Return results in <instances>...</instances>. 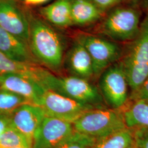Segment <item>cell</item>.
<instances>
[{
	"mask_svg": "<svg viewBox=\"0 0 148 148\" xmlns=\"http://www.w3.org/2000/svg\"><path fill=\"white\" fill-rule=\"evenodd\" d=\"M29 22L28 45L37 62L53 70L60 69L64 57L63 40L42 19L27 12Z\"/></svg>",
	"mask_w": 148,
	"mask_h": 148,
	"instance_id": "6da1fadb",
	"label": "cell"
},
{
	"mask_svg": "<svg viewBox=\"0 0 148 148\" xmlns=\"http://www.w3.org/2000/svg\"><path fill=\"white\" fill-rule=\"evenodd\" d=\"M121 61L129 87L136 90L148 77V16Z\"/></svg>",
	"mask_w": 148,
	"mask_h": 148,
	"instance_id": "7a4b0ae2",
	"label": "cell"
},
{
	"mask_svg": "<svg viewBox=\"0 0 148 148\" xmlns=\"http://www.w3.org/2000/svg\"><path fill=\"white\" fill-rule=\"evenodd\" d=\"M73 125L75 131L97 139L127 128L120 110L106 108L86 112Z\"/></svg>",
	"mask_w": 148,
	"mask_h": 148,
	"instance_id": "3957f363",
	"label": "cell"
},
{
	"mask_svg": "<svg viewBox=\"0 0 148 148\" xmlns=\"http://www.w3.org/2000/svg\"><path fill=\"white\" fill-rule=\"evenodd\" d=\"M46 88L95 108H104L103 106L104 99L101 92L87 79L73 75L58 77L51 73L48 77Z\"/></svg>",
	"mask_w": 148,
	"mask_h": 148,
	"instance_id": "277c9868",
	"label": "cell"
},
{
	"mask_svg": "<svg viewBox=\"0 0 148 148\" xmlns=\"http://www.w3.org/2000/svg\"><path fill=\"white\" fill-rule=\"evenodd\" d=\"M140 16L131 7H120L112 10L101 27V32L111 40L126 42L133 41L139 30Z\"/></svg>",
	"mask_w": 148,
	"mask_h": 148,
	"instance_id": "5b68a950",
	"label": "cell"
},
{
	"mask_svg": "<svg viewBox=\"0 0 148 148\" xmlns=\"http://www.w3.org/2000/svg\"><path fill=\"white\" fill-rule=\"evenodd\" d=\"M101 95L111 109L119 110L128 101V84L121 62H116L101 74Z\"/></svg>",
	"mask_w": 148,
	"mask_h": 148,
	"instance_id": "8992f818",
	"label": "cell"
},
{
	"mask_svg": "<svg viewBox=\"0 0 148 148\" xmlns=\"http://www.w3.org/2000/svg\"><path fill=\"white\" fill-rule=\"evenodd\" d=\"M87 49L92 59L95 76H98L122 57L116 43L91 34H81L76 38Z\"/></svg>",
	"mask_w": 148,
	"mask_h": 148,
	"instance_id": "52a82bcc",
	"label": "cell"
},
{
	"mask_svg": "<svg viewBox=\"0 0 148 148\" xmlns=\"http://www.w3.org/2000/svg\"><path fill=\"white\" fill-rule=\"evenodd\" d=\"M39 106L47 116L52 117L73 123L85 112L95 109L52 90L45 91Z\"/></svg>",
	"mask_w": 148,
	"mask_h": 148,
	"instance_id": "ba28073f",
	"label": "cell"
},
{
	"mask_svg": "<svg viewBox=\"0 0 148 148\" xmlns=\"http://www.w3.org/2000/svg\"><path fill=\"white\" fill-rule=\"evenodd\" d=\"M74 131L73 123L46 116L34 136L32 148H58Z\"/></svg>",
	"mask_w": 148,
	"mask_h": 148,
	"instance_id": "9c48e42d",
	"label": "cell"
},
{
	"mask_svg": "<svg viewBox=\"0 0 148 148\" xmlns=\"http://www.w3.org/2000/svg\"><path fill=\"white\" fill-rule=\"evenodd\" d=\"M0 27L28 44L29 22L17 0H0Z\"/></svg>",
	"mask_w": 148,
	"mask_h": 148,
	"instance_id": "30bf717a",
	"label": "cell"
},
{
	"mask_svg": "<svg viewBox=\"0 0 148 148\" xmlns=\"http://www.w3.org/2000/svg\"><path fill=\"white\" fill-rule=\"evenodd\" d=\"M46 116L40 106L27 103L19 107L10 115L11 124L32 146L34 136Z\"/></svg>",
	"mask_w": 148,
	"mask_h": 148,
	"instance_id": "8fae6325",
	"label": "cell"
},
{
	"mask_svg": "<svg viewBox=\"0 0 148 148\" xmlns=\"http://www.w3.org/2000/svg\"><path fill=\"white\" fill-rule=\"evenodd\" d=\"M0 88L20 95L30 103L37 106H39L46 90L27 76L13 73L0 75Z\"/></svg>",
	"mask_w": 148,
	"mask_h": 148,
	"instance_id": "7c38bea8",
	"label": "cell"
},
{
	"mask_svg": "<svg viewBox=\"0 0 148 148\" xmlns=\"http://www.w3.org/2000/svg\"><path fill=\"white\" fill-rule=\"evenodd\" d=\"M66 63L73 76L87 80L95 76L90 54L84 46L76 39L67 53Z\"/></svg>",
	"mask_w": 148,
	"mask_h": 148,
	"instance_id": "4fadbf2b",
	"label": "cell"
},
{
	"mask_svg": "<svg viewBox=\"0 0 148 148\" xmlns=\"http://www.w3.org/2000/svg\"><path fill=\"white\" fill-rule=\"evenodd\" d=\"M0 52L12 60L37 64L29 45L0 27Z\"/></svg>",
	"mask_w": 148,
	"mask_h": 148,
	"instance_id": "5bb4252c",
	"label": "cell"
},
{
	"mask_svg": "<svg viewBox=\"0 0 148 148\" xmlns=\"http://www.w3.org/2000/svg\"><path fill=\"white\" fill-rule=\"evenodd\" d=\"M48 71L37 64L18 62L0 52V75L13 73L20 74L34 80L42 86Z\"/></svg>",
	"mask_w": 148,
	"mask_h": 148,
	"instance_id": "9a60e30c",
	"label": "cell"
},
{
	"mask_svg": "<svg viewBox=\"0 0 148 148\" xmlns=\"http://www.w3.org/2000/svg\"><path fill=\"white\" fill-rule=\"evenodd\" d=\"M72 0H56L42 7L39 13L43 19L59 27H68L73 25L71 19Z\"/></svg>",
	"mask_w": 148,
	"mask_h": 148,
	"instance_id": "2e32d148",
	"label": "cell"
},
{
	"mask_svg": "<svg viewBox=\"0 0 148 148\" xmlns=\"http://www.w3.org/2000/svg\"><path fill=\"white\" fill-rule=\"evenodd\" d=\"M125 125L128 128L148 127V102L145 101H128L121 109Z\"/></svg>",
	"mask_w": 148,
	"mask_h": 148,
	"instance_id": "e0dca14e",
	"label": "cell"
},
{
	"mask_svg": "<svg viewBox=\"0 0 148 148\" xmlns=\"http://www.w3.org/2000/svg\"><path fill=\"white\" fill-rule=\"evenodd\" d=\"M104 13L88 0H72L71 19L73 25L86 26L101 19Z\"/></svg>",
	"mask_w": 148,
	"mask_h": 148,
	"instance_id": "ac0fdd59",
	"label": "cell"
},
{
	"mask_svg": "<svg viewBox=\"0 0 148 148\" xmlns=\"http://www.w3.org/2000/svg\"><path fill=\"white\" fill-rule=\"evenodd\" d=\"M92 148H136L132 130L126 128L98 139Z\"/></svg>",
	"mask_w": 148,
	"mask_h": 148,
	"instance_id": "d6986e66",
	"label": "cell"
},
{
	"mask_svg": "<svg viewBox=\"0 0 148 148\" xmlns=\"http://www.w3.org/2000/svg\"><path fill=\"white\" fill-rule=\"evenodd\" d=\"M30 103L25 98L0 88V115H10L19 107Z\"/></svg>",
	"mask_w": 148,
	"mask_h": 148,
	"instance_id": "ffe728a7",
	"label": "cell"
},
{
	"mask_svg": "<svg viewBox=\"0 0 148 148\" xmlns=\"http://www.w3.org/2000/svg\"><path fill=\"white\" fill-rule=\"evenodd\" d=\"M17 147H27L32 148V145L21 133L10 124L0 136V148Z\"/></svg>",
	"mask_w": 148,
	"mask_h": 148,
	"instance_id": "44dd1931",
	"label": "cell"
},
{
	"mask_svg": "<svg viewBox=\"0 0 148 148\" xmlns=\"http://www.w3.org/2000/svg\"><path fill=\"white\" fill-rule=\"evenodd\" d=\"M96 140L95 138L75 131L58 148H92Z\"/></svg>",
	"mask_w": 148,
	"mask_h": 148,
	"instance_id": "7402d4cb",
	"label": "cell"
},
{
	"mask_svg": "<svg viewBox=\"0 0 148 148\" xmlns=\"http://www.w3.org/2000/svg\"><path fill=\"white\" fill-rule=\"evenodd\" d=\"M131 130L136 148H148V127H139Z\"/></svg>",
	"mask_w": 148,
	"mask_h": 148,
	"instance_id": "603a6c76",
	"label": "cell"
},
{
	"mask_svg": "<svg viewBox=\"0 0 148 148\" xmlns=\"http://www.w3.org/2000/svg\"><path fill=\"white\" fill-rule=\"evenodd\" d=\"M129 101H145L148 102V77L136 90L129 95Z\"/></svg>",
	"mask_w": 148,
	"mask_h": 148,
	"instance_id": "cb8c5ba5",
	"label": "cell"
},
{
	"mask_svg": "<svg viewBox=\"0 0 148 148\" xmlns=\"http://www.w3.org/2000/svg\"><path fill=\"white\" fill-rule=\"evenodd\" d=\"M104 12L111 8H114L124 0H88Z\"/></svg>",
	"mask_w": 148,
	"mask_h": 148,
	"instance_id": "d4e9b609",
	"label": "cell"
},
{
	"mask_svg": "<svg viewBox=\"0 0 148 148\" xmlns=\"http://www.w3.org/2000/svg\"><path fill=\"white\" fill-rule=\"evenodd\" d=\"M10 124V115H0V136Z\"/></svg>",
	"mask_w": 148,
	"mask_h": 148,
	"instance_id": "484cf974",
	"label": "cell"
},
{
	"mask_svg": "<svg viewBox=\"0 0 148 148\" xmlns=\"http://www.w3.org/2000/svg\"><path fill=\"white\" fill-rule=\"evenodd\" d=\"M50 0H23V2L27 6H37L47 3Z\"/></svg>",
	"mask_w": 148,
	"mask_h": 148,
	"instance_id": "4316f807",
	"label": "cell"
},
{
	"mask_svg": "<svg viewBox=\"0 0 148 148\" xmlns=\"http://www.w3.org/2000/svg\"><path fill=\"white\" fill-rule=\"evenodd\" d=\"M131 1H132V2L133 3V5H136L137 3H138L140 0H131Z\"/></svg>",
	"mask_w": 148,
	"mask_h": 148,
	"instance_id": "83f0119b",
	"label": "cell"
},
{
	"mask_svg": "<svg viewBox=\"0 0 148 148\" xmlns=\"http://www.w3.org/2000/svg\"><path fill=\"white\" fill-rule=\"evenodd\" d=\"M32 148L30 147H13V148Z\"/></svg>",
	"mask_w": 148,
	"mask_h": 148,
	"instance_id": "f1b7e54d",
	"label": "cell"
},
{
	"mask_svg": "<svg viewBox=\"0 0 148 148\" xmlns=\"http://www.w3.org/2000/svg\"><path fill=\"white\" fill-rule=\"evenodd\" d=\"M19 1H21V2H23V0H18Z\"/></svg>",
	"mask_w": 148,
	"mask_h": 148,
	"instance_id": "f546056e",
	"label": "cell"
},
{
	"mask_svg": "<svg viewBox=\"0 0 148 148\" xmlns=\"http://www.w3.org/2000/svg\"></svg>",
	"mask_w": 148,
	"mask_h": 148,
	"instance_id": "4dcf8cb0",
	"label": "cell"
},
{
	"mask_svg": "<svg viewBox=\"0 0 148 148\" xmlns=\"http://www.w3.org/2000/svg\"><path fill=\"white\" fill-rule=\"evenodd\" d=\"M17 1H18V0H17Z\"/></svg>",
	"mask_w": 148,
	"mask_h": 148,
	"instance_id": "1f68e13d",
	"label": "cell"
}]
</instances>
